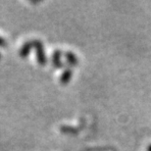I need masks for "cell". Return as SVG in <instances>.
I'll return each instance as SVG.
<instances>
[{
    "label": "cell",
    "instance_id": "7a4b0ae2",
    "mask_svg": "<svg viewBox=\"0 0 151 151\" xmlns=\"http://www.w3.org/2000/svg\"><path fill=\"white\" fill-rule=\"evenodd\" d=\"M32 48H34V40L26 41L25 43L22 45V47H21V49L19 51L20 56L22 57V58H26V57H28Z\"/></svg>",
    "mask_w": 151,
    "mask_h": 151
},
{
    "label": "cell",
    "instance_id": "ba28073f",
    "mask_svg": "<svg viewBox=\"0 0 151 151\" xmlns=\"http://www.w3.org/2000/svg\"><path fill=\"white\" fill-rule=\"evenodd\" d=\"M147 151H151V144H150L148 147H147Z\"/></svg>",
    "mask_w": 151,
    "mask_h": 151
},
{
    "label": "cell",
    "instance_id": "277c9868",
    "mask_svg": "<svg viewBox=\"0 0 151 151\" xmlns=\"http://www.w3.org/2000/svg\"><path fill=\"white\" fill-rule=\"evenodd\" d=\"M72 76H73V71H72L71 67H67L64 69V71L62 72L61 76H60V83L63 84L68 83L71 81Z\"/></svg>",
    "mask_w": 151,
    "mask_h": 151
},
{
    "label": "cell",
    "instance_id": "6da1fadb",
    "mask_svg": "<svg viewBox=\"0 0 151 151\" xmlns=\"http://www.w3.org/2000/svg\"><path fill=\"white\" fill-rule=\"evenodd\" d=\"M34 48L35 49V53H37V60L38 64L40 66H45L47 63V57H46V54H45L43 43H42L39 39H35Z\"/></svg>",
    "mask_w": 151,
    "mask_h": 151
},
{
    "label": "cell",
    "instance_id": "8992f818",
    "mask_svg": "<svg viewBox=\"0 0 151 151\" xmlns=\"http://www.w3.org/2000/svg\"><path fill=\"white\" fill-rule=\"evenodd\" d=\"M61 131L63 132H75L77 129H74V128H69V127H62L61 128Z\"/></svg>",
    "mask_w": 151,
    "mask_h": 151
},
{
    "label": "cell",
    "instance_id": "52a82bcc",
    "mask_svg": "<svg viewBox=\"0 0 151 151\" xmlns=\"http://www.w3.org/2000/svg\"><path fill=\"white\" fill-rule=\"evenodd\" d=\"M7 45V41H6V39L4 37H0V46H6Z\"/></svg>",
    "mask_w": 151,
    "mask_h": 151
},
{
    "label": "cell",
    "instance_id": "3957f363",
    "mask_svg": "<svg viewBox=\"0 0 151 151\" xmlns=\"http://www.w3.org/2000/svg\"><path fill=\"white\" fill-rule=\"evenodd\" d=\"M62 51L59 50V49H56L54 50V52L52 54V65L54 66L55 68H62L63 67V63H62V60H61V57H62Z\"/></svg>",
    "mask_w": 151,
    "mask_h": 151
},
{
    "label": "cell",
    "instance_id": "9c48e42d",
    "mask_svg": "<svg viewBox=\"0 0 151 151\" xmlns=\"http://www.w3.org/2000/svg\"><path fill=\"white\" fill-rule=\"evenodd\" d=\"M0 58H1V53H0Z\"/></svg>",
    "mask_w": 151,
    "mask_h": 151
},
{
    "label": "cell",
    "instance_id": "5b68a950",
    "mask_svg": "<svg viewBox=\"0 0 151 151\" xmlns=\"http://www.w3.org/2000/svg\"><path fill=\"white\" fill-rule=\"evenodd\" d=\"M64 55L66 57V60L69 63L70 66H77L78 63V57L76 56V54L72 51H67V52L64 53Z\"/></svg>",
    "mask_w": 151,
    "mask_h": 151
}]
</instances>
